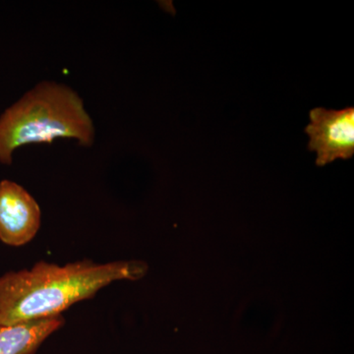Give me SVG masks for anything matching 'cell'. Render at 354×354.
Listing matches in <instances>:
<instances>
[{
    "instance_id": "cell-1",
    "label": "cell",
    "mask_w": 354,
    "mask_h": 354,
    "mask_svg": "<svg viewBox=\"0 0 354 354\" xmlns=\"http://www.w3.org/2000/svg\"><path fill=\"white\" fill-rule=\"evenodd\" d=\"M147 271L141 261L85 260L65 266L41 261L31 270L7 272L0 278V327L60 316L111 283L137 281Z\"/></svg>"
},
{
    "instance_id": "cell-2",
    "label": "cell",
    "mask_w": 354,
    "mask_h": 354,
    "mask_svg": "<svg viewBox=\"0 0 354 354\" xmlns=\"http://www.w3.org/2000/svg\"><path fill=\"white\" fill-rule=\"evenodd\" d=\"M95 129L82 97L65 84L43 81L0 114V164L11 165L17 149L74 139L94 144Z\"/></svg>"
},
{
    "instance_id": "cell-3",
    "label": "cell",
    "mask_w": 354,
    "mask_h": 354,
    "mask_svg": "<svg viewBox=\"0 0 354 354\" xmlns=\"http://www.w3.org/2000/svg\"><path fill=\"white\" fill-rule=\"evenodd\" d=\"M310 123L305 128L310 141L309 151L317 153L318 167L337 158L349 160L354 155V109L316 108L309 113Z\"/></svg>"
},
{
    "instance_id": "cell-4",
    "label": "cell",
    "mask_w": 354,
    "mask_h": 354,
    "mask_svg": "<svg viewBox=\"0 0 354 354\" xmlns=\"http://www.w3.org/2000/svg\"><path fill=\"white\" fill-rule=\"evenodd\" d=\"M41 221V208L24 187L7 179L0 181V241L25 245L38 234Z\"/></svg>"
},
{
    "instance_id": "cell-5",
    "label": "cell",
    "mask_w": 354,
    "mask_h": 354,
    "mask_svg": "<svg viewBox=\"0 0 354 354\" xmlns=\"http://www.w3.org/2000/svg\"><path fill=\"white\" fill-rule=\"evenodd\" d=\"M62 315L0 327V354H35L51 334L62 328Z\"/></svg>"
}]
</instances>
